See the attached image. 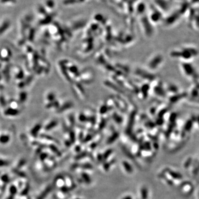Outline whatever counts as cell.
Masks as SVG:
<instances>
[{"instance_id":"7a4b0ae2","label":"cell","mask_w":199,"mask_h":199,"mask_svg":"<svg viewBox=\"0 0 199 199\" xmlns=\"http://www.w3.org/2000/svg\"><path fill=\"white\" fill-rule=\"evenodd\" d=\"M1 142H3V143H5V142H7L8 140V137L7 136H2L1 138Z\"/></svg>"},{"instance_id":"6da1fadb","label":"cell","mask_w":199,"mask_h":199,"mask_svg":"<svg viewBox=\"0 0 199 199\" xmlns=\"http://www.w3.org/2000/svg\"><path fill=\"white\" fill-rule=\"evenodd\" d=\"M6 114H11V115L13 116V114L15 115V114H18V111L14 109H8L6 111Z\"/></svg>"}]
</instances>
